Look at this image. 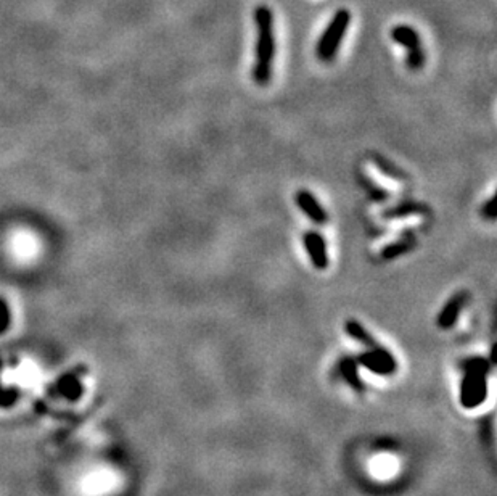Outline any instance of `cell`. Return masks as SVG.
Listing matches in <instances>:
<instances>
[{"label": "cell", "mask_w": 497, "mask_h": 496, "mask_svg": "<svg viewBox=\"0 0 497 496\" xmlns=\"http://www.w3.org/2000/svg\"><path fill=\"white\" fill-rule=\"evenodd\" d=\"M370 160H372V163L375 165V168L379 169L381 174L386 176V178L394 179V180H408L409 176L404 173V169H401L398 165H394L393 161L386 158L385 155L375 154V152H372Z\"/></svg>", "instance_id": "obj_12"}, {"label": "cell", "mask_w": 497, "mask_h": 496, "mask_svg": "<svg viewBox=\"0 0 497 496\" xmlns=\"http://www.w3.org/2000/svg\"><path fill=\"white\" fill-rule=\"evenodd\" d=\"M430 207L423 202H417V200H404V202H399L394 207L386 208L381 216H383L386 221H394V219H404L408 216H423V214H430Z\"/></svg>", "instance_id": "obj_10"}, {"label": "cell", "mask_w": 497, "mask_h": 496, "mask_svg": "<svg viewBox=\"0 0 497 496\" xmlns=\"http://www.w3.org/2000/svg\"><path fill=\"white\" fill-rule=\"evenodd\" d=\"M351 23V13L346 8H340L335 12L332 20L325 28L322 36L319 37L317 45H315V55L322 63H330L335 60L343 39H345L348 28Z\"/></svg>", "instance_id": "obj_3"}, {"label": "cell", "mask_w": 497, "mask_h": 496, "mask_svg": "<svg viewBox=\"0 0 497 496\" xmlns=\"http://www.w3.org/2000/svg\"><path fill=\"white\" fill-rule=\"evenodd\" d=\"M417 237L412 231L405 232L403 237L398 238V240L386 243V245L380 250V258L383 261H393L398 260L401 256L410 254L417 248Z\"/></svg>", "instance_id": "obj_11"}, {"label": "cell", "mask_w": 497, "mask_h": 496, "mask_svg": "<svg viewBox=\"0 0 497 496\" xmlns=\"http://www.w3.org/2000/svg\"><path fill=\"white\" fill-rule=\"evenodd\" d=\"M345 332L352 338V340L361 343V345H364L366 348H370L379 343L375 340V337L372 335V333L367 331L357 319H348L345 322Z\"/></svg>", "instance_id": "obj_13"}, {"label": "cell", "mask_w": 497, "mask_h": 496, "mask_svg": "<svg viewBox=\"0 0 497 496\" xmlns=\"http://www.w3.org/2000/svg\"><path fill=\"white\" fill-rule=\"evenodd\" d=\"M480 216L487 223H494L497 218V209H496V194H492L489 198L485 200L480 207Z\"/></svg>", "instance_id": "obj_17"}, {"label": "cell", "mask_w": 497, "mask_h": 496, "mask_svg": "<svg viewBox=\"0 0 497 496\" xmlns=\"http://www.w3.org/2000/svg\"><path fill=\"white\" fill-rule=\"evenodd\" d=\"M359 184H361V187L366 190V194L369 195L370 200H374V202H377V203H383L390 198L388 190L383 189L379 184H375V180L367 178L366 174H359Z\"/></svg>", "instance_id": "obj_15"}, {"label": "cell", "mask_w": 497, "mask_h": 496, "mask_svg": "<svg viewBox=\"0 0 497 496\" xmlns=\"http://www.w3.org/2000/svg\"><path fill=\"white\" fill-rule=\"evenodd\" d=\"M0 369H2V360H0ZM20 395L21 392L17 387L3 389L0 385V408L13 406L18 402V398H20Z\"/></svg>", "instance_id": "obj_16"}, {"label": "cell", "mask_w": 497, "mask_h": 496, "mask_svg": "<svg viewBox=\"0 0 497 496\" xmlns=\"http://www.w3.org/2000/svg\"><path fill=\"white\" fill-rule=\"evenodd\" d=\"M391 41L405 49V66L410 71H420L427 63V54H425L422 37L410 25H396L390 31Z\"/></svg>", "instance_id": "obj_4"}, {"label": "cell", "mask_w": 497, "mask_h": 496, "mask_svg": "<svg viewBox=\"0 0 497 496\" xmlns=\"http://www.w3.org/2000/svg\"><path fill=\"white\" fill-rule=\"evenodd\" d=\"M468 298H470V295H468L467 290H458V292L452 293L451 297H449L436 318V326L441 329V331H449V329L456 326L463 308L467 307Z\"/></svg>", "instance_id": "obj_8"}, {"label": "cell", "mask_w": 497, "mask_h": 496, "mask_svg": "<svg viewBox=\"0 0 497 496\" xmlns=\"http://www.w3.org/2000/svg\"><path fill=\"white\" fill-rule=\"evenodd\" d=\"M10 322H12L10 307H8L6 300L0 297V335L6 333L8 329H10Z\"/></svg>", "instance_id": "obj_18"}, {"label": "cell", "mask_w": 497, "mask_h": 496, "mask_svg": "<svg viewBox=\"0 0 497 496\" xmlns=\"http://www.w3.org/2000/svg\"><path fill=\"white\" fill-rule=\"evenodd\" d=\"M256 23V47L255 63H253L251 78L256 85L266 87L271 84L272 70L275 59V32L274 13L267 6H257L255 10Z\"/></svg>", "instance_id": "obj_1"}, {"label": "cell", "mask_w": 497, "mask_h": 496, "mask_svg": "<svg viewBox=\"0 0 497 496\" xmlns=\"http://www.w3.org/2000/svg\"><path fill=\"white\" fill-rule=\"evenodd\" d=\"M463 378L461 384V403L463 408H476L486 400V379L491 369L489 361L481 356L467 358L461 361Z\"/></svg>", "instance_id": "obj_2"}, {"label": "cell", "mask_w": 497, "mask_h": 496, "mask_svg": "<svg viewBox=\"0 0 497 496\" xmlns=\"http://www.w3.org/2000/svg\"><path fill=\"white\" fill-rule=\"evenodd\" d=\"M295 203L299 208V211L306 214L310 223L317 224V226H324L328 221V214L319 202L317 197L308 189H299L295 194Z\"/></svg>", "instance_id": "obj_9"}, {"label": "cell", "mask_w": 497, "mask_h": 496, "mask_svg": "<svg viewBox=\"0 0 497 496\" xmlns=\"http://www.w3.org/2000/svg\"><path fill=\"white\" fill-rule=\"evenodd\" d=\"M356 362L357 366L366 367L377 375H391L398 371V361H396L394 355L380 343L367 348L364 353L357 355Z\"/></svg>", "instance_id": "obj_6"}, {"label": "cell", "mask_w": 497, "mask_h": 496, "mask_svg": "<svg viewBox=\"0 0 497 496\" xmlns=\"http://www.w3.org/2000/svg\"><path fill=\"white\" fill-rule=\"evenodd\" d=\"M338 367H340L343 379H345L352 389L357 390V392H362V390H364V385H362L361 379H359V372H357V367L359 366H357L355 356L341 358Z\"/></svg>", "instance_id": "obj_14"}, {"label": "cell", "mask_w": 497, "mask_h": 496, "mask_svg": "<svg viewBox=\"0 0 497 496\" xmlns=\"http://www.w3.org/2000/svg\"><path fill=\"white\" fill-rule=\"evenodd\" d=\"M89 367L85 364H78L73 369H70L65 374H61L54 384H50L45 389V393L52 398H66L70 402H76L84 395L83 380L84 375H87Z\"/></svg>", "instance_id": "obj_5"}, {"label": "cell", "mask_w": 497, "mask_h": 496, "mask_svg": "<svg viewBox=\"0 0 497 496\" xmlns=\"http://www.w3.org/2000/svg\"><path fill=\"white\" fill-rule=\"evenodd\" d=\"M303 247L308 254L310 265L317 271H325L330 266L327 240L317 231H306L303 234Z\"/></svg>", "instance_id": "obj_7"}]
</instances>
